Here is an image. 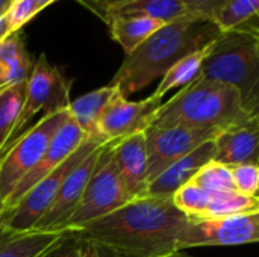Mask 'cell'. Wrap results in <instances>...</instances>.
Masks as SVG:
<instances>
[{
    "label": "cell",
    "instance_id": "17",
    "mask_svg": "<svg viewBox=\"0 0 259 257\" xmlns=\"http://www.w3.org/2000/svg\"><path fill=\"white\" fill-rule=\"evenodd\" d=\"M68 236L64 230H29L0 238V257H47Z\"/></svg>",
    "mask_w": 259,
    "mask_h": 257
},
{
    "label": "cell",
    "instance_id": "8",
    "mask_svg": "<svg viewBox=\"0 0 259 257\" xmlns=\"http://www.w3.org/2000/svg\"><path fill=\"white\" fill-rule=\"evenodd\" d=\"M73 82L74 80L71 77H67V74L59 67L52 65L47 56L41 53V56L32 67L30 74L27 77L23 109L8 144L24 132L27 123L38 112L44 111L46 114H53V112L65 111L71 101L70 91Z\"/></svg>",
    "mask_w": 259,
    "mask_h": 257
},
{
    "label": "cell",
    "instance_id": "29",
    "mask_svg": "<svg viewBox=\"0 0 259 257\" xmlns=\"http://www.w3.org/2000/svg\"><path fill=\"white\" fill-rule=\"evenodd\" d=\"M70 235V233H68ZM50 257H111L108 253H105L102 248L97 245L87 242V241H79L73 238L71 235L65 239V242L58 247Z\"/></svg>",
    "mask_w": 259,
    "mask_h": 257
},
{
    "label": "cell",
    "instance_id": "26",
    "mask_svg": "<svg viewBox=\"0 0 259 257\" xmlns=\"http://www.w3.org/2000/svg\"><path fill=\"white\" fill-rule=\"evenodd\" d=\"M191 182H194L199 188H202L208 194L235 191L231 168L215 161H211L206 165H203Z\"/></svg>",
    "mask_w": 259,
    "mask_h": 257
},
{
    "label": "cell",
    "instance_id": "37",
    "mask_svg": "<svg viewBox=\"0 0 259 257\" xmlns=\"http://www.w3.org/2000/svg\"><path fill=\"white\" fill-rule=\"evenodd\" d=\"M52 253H53V251H52ZM52 253H50V254H52ZM50 254H49V256H47V257H50Z\"/></svg>",
    "mask_w": 259,
    "mask_h": 257
},
{
    "label": "cell",
    "instance_id": "22",
    "mask_svg": "<svg viewBox=\"0 0 259 257\" xmlns=\"http://www.w3.org/2000/svg\"><path fill=\"white\" fill-rule=\"evenodd\" d=\"M258 12L259 0H228L212 21L222 32L238 29L258 33Z\"/></svg>",
    "mask_w": 259,
    "mask_h": 257
},
{
    "label": "cell",
    "instance_id": "1",
    "mask_svg": "<svg viewBox=\"0 0 259 257\" xmlns=\"http://www.w3.org/2000/svg\"><path fill=\"white\" fill-rule=\"evenodd\" d=\"M187 221L171 197L141 195L68 233L111 257H165L178 253L176 241Z\"/></svg>",
    "mask_w": 259,
    "mask_h": 257
},
{
    "label": "cell",
    "instance_id": "5",
    "mask_svg": "<svg viewBox=\"0 0 259 257\" xmlns=\"http://www.w3.org/2000/svg\"><path fill=\"white\" fill-rule=\"evenodd\" d=\"M106 144L99 139L85 138L83 142L50 174H47L41 182L32 186L9 211L0 214V238L12 236L17 233L29 232L33 229L36 221L49 209L53 198L56 197L61 185L70 171L96 147Z\"/></svg>",
    "mask_w": 259,
    "mask_h": 257
},
{
    "label": "cell",
    "instance_id": "3",
    "mask_svg": "<svg viewBox=\"0 0 259 257\" xmlns=\"http://www.w3.org/2000/svg\"><path fill=\"white\" fill-rule=\"evenodd\" d=\"M252 117L259 115H252L244 109L235 88L199 76L159 106L152 124L223 130Z\"/></svg>",
    "mask_w": 259,
    "mask_h": 257
},
{
    "label": "cell",
    "instance_id": "32",
    "mask_svg": "<svg viewBox=\"0 0 259 257\" xmlns=\"http://www.w3.org/2000/svg\"><path fill=\"white\" fill-rule=\"evenodd\" d=\"M76 2H79L82 6H85L87 9L93 11L99 18H102L105 9H106L108 6H111V5H114V3H118V2H121V0H76Z\"/></svg>",
    "mask_w": 259,
    "mask_h": 257
},
{
    "label": "cell",
    "instance_id": "10",
    "mask_svg": "<svg viewBox=\"0 0 259 257\" xmlns=\"http://www.w3.org/2000/svg\"><path fill=\"white\" fill-rule=\"evenodd\" d=\"M220 130L199 127H159L149 126L144 130L147 151V185L181 158L202 144L215 139Z\"/></svg>",
    "mask_w": 259,
    "mask_h": 257
},
{
    "label": "cell",
    "instance_id": "38",
    "mask_svg": "<svg viewBox=\"0 0 259 257\" xmlns=\"http://www.w3.org/2000/svg\"><path fill=\"white\" fill-rule=\"evenodd\" d=\"M165 257H170V256H165Z\"/></svg>",
    "mask_w": 259,
    "mask_h": 257
},
{
    "label": "cell",
    "instance_id": "31",
    "mask_svg": "<svg viewBox=\"0 0 259 257\" xmlns=\"http://www.w3.org/2000/svg\"><path fill=\"white\" fill-rule=\"evenodd\" d=\"M188 14L206 20H214L215 14L225 6L228 0H182Z\"/></svg>",
    "mask_w": 259,
    "mask_h": 257
},
{
    "label": "cell",
    "instance_id": "18",
    "mask_svg": "<svg viewBox=\"0 0 259 257\" xmlns=\"http://www.w3.org/2000/svg\"><path fill=\"white\" fill-rule=\"evenodd\" d=\"M112 15H140L153 18L162 24L190 17L182 0H121L108 6L102 15L106 20Z\"/></svg>",
    "mask_w": 259,
    "mask_h": 257
},
{
    "label": "cell",
    "instance_id": "23",
    "mask_svg": "<svg viewBox=\"0 0 259 257\" xmlns=\"http://www.w3.org/2000/svg\"><path fill=\"white\" fill-rule=\"evenodd\" d=\"M211 44L206 45L202 50H197V52L179 59L173 67H170L167 70V73L161 77V82H159V85L156 86V89H155V92L152 95L162 100L164 95L167 92H170L171 89L179 88V86H185V85L191 83L193 80H196L200 76L202 64H203L208 52H209Z\"/></svg>",
    "mask_w": 259,
    "mask_h": 257
},
{
    "label": "cell",
    "instance_id": "13",
    "mask_svg": "<svg viewBox=\"0 0 259 257\" xmlns=\"http://www.w3.org/2000/svg\"><path fill=\"white\" fill-rule=\"evenodd\" d=\"M106 144L96 147L91 153H88L65 177L64 183L61 185L56 197L53 198L49 209L42 214V217L36 221L32 230H58L64 220L71 214L74 206L79 203L85 186L102 156L105 151Z\"/></svg>",
    "mask_w": 259,
    "mask_h": 257
},
{
    "label": "cell",
    "instance_id": "12",
    "mask_svg": "<svg viewBox=\"0 0 259 257\" xmlns=\"http://www.w3.org/2000/svg\"><path fill=\"white\" fill-rule=\"evenodd\" d=\"M87 136L77 127V124L68 117V120L58 129V132L50 139L46 151L35 164V167L23 177V180L15 186L9 198L6 200L0 214L9 211L32 186L41 182L47 174H50L55 168H58L85 139Z\"/></svg>",
    "mask_w": 259,
    "mask_h": 257
},
{
    "label": "cell",
    "instance_id": "36",
    "mask_svg": "<svg viewBox=\"0 0 259 257\" xmlns=\"http://www.w3.org/2000/svg\"><path fill=\"white\" fill-rule=\"evenodd\" d=\"M170 257H188V256H184V254H181V251H178V253L170 254Z\"/></svg>",
    "mask_w": 259,
    "mask_h": 257
},
{
    "label": "cell",
    "instance_id": "9",
    "mask_svg": "<svg viewBox=\"0 0 259 257\" xmlns=\"http://www.w3.org/2000/svg\"><path fill=\"white\" fill-rule=\"evenodd\" d=\"M259 241V212L232 217L188 218L176 241V251L197 247H235Z\"/></svg>",
    "mask_w": 259,
    "mask_h": 257
},
{
    "label": "cell",
    "instance_id": "7",
    "mask_svg": "<svg viewBox=\"0 0 259 257\" xmlns=\"http://www.w3.org/2000/svg\"><path fill=\"white\" fill-rule=\"evenodd\" d=\"M118 141H112L102 153L87 186L71 214L58 230L70 232L118 209L131 198L124 192L112 158V148Z\"/></svg>",
    "mask_w": 259,
    "mask_h": 257
},
{
    "label": "cell",
    "instance_id": "15",
    "mask_svg": "<svg viewBox=\"0 0 259 257\" xmlns=\"http://www.w3.org/2000/svg\"><path fill=\"white\" fill-rule=\"evenodd\" d=\"M112 158L120 183L127 197L132 200L144 195L147 189V151L144 132L115 142Z\"/></svg>",
    "mask_w": 259,
    "mask_h": 257
},
{
    "label": "cell",
    "instance_id": "30",
    "mask_svg": "<svg viewBox=\"0 0 259 257\" xmlns=\"http://www.w3.org/2000/svg\"><path fill=\"white\" fill-rule=\"evenodd\" d=\"M5 14L9 23V29L14 33L20 32V29L38 14V9L35 0H12Z\"/></svg>",
    "mask_w": 259,
    "mask_h": 257
},
{
    "label": "cell",
    "instance_id": "25",
    "mask_svg": "<svg viewBox=\"0 0 259 257\" xmlns=\"http://www.w3.org/2000/svg\"><path fill=\"white\" fill-rule=\"evenodd\" d=\"M259 212L258 197L241 195L237 191L209 194V203L203 217L199 218H212V217H232L241 214Z\"/></svg>",
    "mask_w": 259,
    "mask_h": 257
},
{
    "label": "cell",
    "instance_id": "21",
    "mask_svg": "<svg viewBox=\"0 0 259 257\" xmlns=\"http://www.w3.org/2000/svg\"><path fill=\"white\" fill-rule=\"evenodd\" d=\"M112 39H115L124 55L134 52L143 41H146L153 32H156L162 23L140 15H112L106 20Z\"/></svg>",
    "mask_w": 259,
    "mask_h": 257
},
{
    "label": "cell",
    "instance_id": "35",
    "mask_svg": "<svg viewBox=\"0 0 259 257\" xmlns=\"http://www.w3.org/2000/svg\"><path fill=\"white\" fill-rule=\"evenodd\" d=\"M11 2H12V0H0V14H3V12L8 9V6H9Z\"/></svg>",
    "mask_w": 259,
    "mask_h": 257
},
{
    "label": "cell",
    "instance_id": "4",
    "mask_svg": "<svg viewBox=\"0 0 259 257\" xmlns=\"http://www.w3.org/2000/svg\"><path fill=\"white\" fill-rule=\"evenodd\" d=\"M200 77L235 88L244 109L259 115V33L222 32L209 47Z\"/></svg>",
    "mask_w": 259,
    "mask_h": 257
},
{
    "label": "cell",
    "instance_id": "24",
    "mask_svg": "<svg viewBox=\"0 0 259 257\" xmlns=\"http://www.w3.org/2000/svg\"><path fill=\"white\" fill-rule=\"evenodd\" d=\"M26 82L0 86V155L11 139L17 120L21 114L26 97Z\"/></svg>",
    "mask_w": 259,
    "mask_h": 257
},
{
    "label": "cell",
    "instance_id": "19",
    "mask_svg": "<svg viewBox=\"0 0 259 257\" xmlns=\"http://www.w3.org/2000/svg\"><path fill=\"white\" fill-rule=\"evenodd\" d=\"M115 92V86L106 85L70 101L67 108L68 117L77 124V127L83 132L85 136L102 141L97 133V123L103 109L106 108V105L109 103Z\"/></svg>",
    "mask_w": 259,
    "mask_h": 257
},
{
    "label": "cell",
    "instance_id": "6",
    "mask_svg": "<svg viewBox=\"0 0 259 257\" xmlns=\"http://www.w3.org/2000/svg\"><path fill=\"white\" fill-rule=\"evenodd\" d=\"M67 120V109L46 114L36 124L5 147L0 155V211L15 186L39 161L50 139Z\"/></svg>",
    "mask_w": 259,
    "mask_h": 257
},
{
    "label": "cell",
    "instance_id": "11",
    "mask_svg": "<svg viewBox=\"0 0 259 257\" xmlns=\"http://www.w3.org/2000/svg\"><path fill=\"white\" fill-rule=\"evenodd\" d=\"M161 105L162 100L155 95L140 101H131L117 89L99 118V138L103 142H112L144 132L152 126Z\"/></svg>",
    "mask_w": 259,
    "mask_h": 257
},
{
    "label": "cell",
    "instance_id": "20",
    "mask_svg": "<svg viewBox=\"0 0 259 257\" xmlns=\"http://www.w3.org/2000/svg\"><path fill=\"white\" fill-rule=\"evenodd\" d=\"M32 58L20 32L8 35L0 42V86L26 82L32 70Z\"/></svg>",
    "mask_w": 259,
    "mask_h": 257
},
{
    "label": "cell",
    "instance_id": "28",
    "mask_svg": "<svg viewBox=\"0 0 259 257\" xmlns=\"http://www.w3.org/2000/svg\"><path fill=\"white\" fill-rule=\"evenodd\" d=\"M234 188L238 194L247 197H258L259 167L255 164H241L229 167Z\"/></svg>",
    "mask_w": 259,
    "mask_h": 257
},
{
    "label": "cell",
    "instance_id": "16",
    "mask_svg": "<svg viewBox=\"0 0 259 257\" xmlns=\"http://www.w3.org/2000/svg\"><path fill=\"white\" fill-rule=\"evenodd\" d=\"M215 155L214 139L202 144L187 156L176 161L164 173H161L153 182L147 185L144 195L152 197H171L181 186L191 182L199 170L211 162Z\"/></svg>",
    "mask_w": 259,
    "mask_h": 257
},
{
    "label": "cell",
    "instance_id": "34",
    "mask_svg": "<svg viewBox=\"0 0 259 257\" xmlns=\"http://www.w3.org/2000/svg\"><path fill=\"white\" fill-rule=\"evenodd\" d=\"M55 0H35V5H36V9H38V12L39 11H42L44 8H47L50 3H53Z\"/></svg>",
    "mask_w": 259,
    "mask_h": 257
},
{
    "label": "cell",
    "instance_id": "2",
    "mask_svg": "<svg viewBox=\"0 0 259 257\" xmlns=\"http://www.w3.org/2000/svg\"><path fill=\"white\" fill-rule=\"evenodd\" d=\"M222 30L214 21L194 15L162 24L124 56L109 85L127 98L161 79L179 59L214 42Z\"/></svg>",
    "mask_w": 259,
    "mask_h": 257
},
{
    "label": "cell",
    "instance_id": "33",
    "mask_svg": "<svg viewBox=\"0 0 259 257\" xmlns=\"http://www.w3.org/2000/svg\"><path fill=\"white\" fill-rule=\"evenodd\" d=\"M11 29H9V23H8V18H6V14H0V42L8 36L11 35Z\"/></svg>",
    "mask_w": 259,
    "mask_h": 257
},
{
    "label": "cell",
    "instance_id": "27",
    "mask_svg": "<svg viewBox=\"0 0 259 257\" xmlns=\"http://www.w3.org/2000/svg\"><path fill=\"white\" fill-rule=\"evenodd\" d=\"M171 201L178 211H181L188 218L203 217L209 203V194L199 188L194 182H188L181 186L173 195Z\"/></svg>",
    "mask_w": 259,
    "mask_h": 257
},
{
    "label": "cell",
    "instance_id": "14",
    "mask_svg": "<svg viewBox=\"0 0 259 257\" xmlns=\"http://www.w3.org/2000/svg\"><path fill=\"white\" fill-rule=\"evenodd\" d=\"M219 164L234 167L241 164L259 162V117H252L238 124L229 126L219 132L214 139Z\"/></svg>",
    "mask_w": 259,
    "mask_h": 257
}]
</instances>
